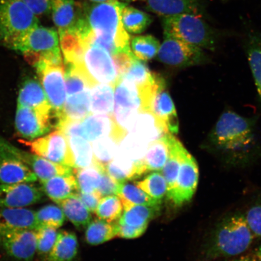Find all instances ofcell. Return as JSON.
<instances>
[{"instance_id":"6da1fadb","label":"cell","mask_w":261,"mask_h":261,"mask_svg":"<svg viewBox=\"0 0 261 261\" xmlns=\"http://www.w3.org/2000/svg\"><path fill=\"white\" fill-rule=\"evenodd\" d=\"M258 143L256 120L231 111L221 114L205 142L212 151L237 159L252 154Z\"/></svg>"},{"instance_id":"7a4b0ae2","label":"cell","mask_w":261,"mask_h":261,"mask_svg":"<svg viewBox=\"0 0 261 261\" xmlns=\"http://www.w3.org/2000/svg\"><path fill=\"white\" fill-rule=\"evenodd\" d=\"M126 3L119 1L84 6L85 19L91 31V43L105 48L111 55L132 51L130 37L121 20Z\"/></svg>"},{"instance_id":"3957f363","label":"cell","mask_w":261,"mask_h":261,"mask_svg":"<svg viewBox=\"0 0 261 261\" xmlns=\"http://www.w3.org/2000/svg\"><path fill=\"white\" fill-rule=\"evenodd\" d=\"M254 237L244 214L230 215L219 222L205 249L208 260L240 256L249 249Z\"/></svg>"},{"instance_id":"277c9868","label":"cell","mask_w":261,"mask_h":261,"mask_svg":"<svg viewBox=\"0 0 261 261\" xmlns=\"http://www.w3.org/2000/svg\"><path fill=\"white\" fill-rule=\"evenodd\" d=\"M165 38H173L203 50L214 51L226 33L214 27L203 16L184 14L163 18Z\"/></svg>"},{"instance_id":"5b68a950","label":"cell","mask_w":261,"mask_h":261,"mask_svg":"<svg viewBox=\"0 0 261 261\" xmlns=\"http://www.w3.org/2000/svg\"><path fill=\"white\" fill-rule=\"evenodd\" d=\"M60 42L57 30L38 24L22 35L11 48L20 51L34 67L42 61L62 64Z\"/></svg>"},{"instance_id":"8992f818","label":"cell","mask_w":261,"mask_h":261,"mask_svg":"<svg viewBox=\"0 0 261 261\" xmlns=\"http://www.w3.org/2000/svg\"><path fill=\"white\" fill-rule=\"evenodd\" d=\"M39 19L22 0H0V41L11 48Z\"/></svg>"},{"instance_id":"52a82bcc","label":"cell","mask_w":261,"mask_h":261,"mask_svg":"<svg viewBox=\"0 0 261 261\" xmlns=\"http://www.w3.org/2000/svg\"><path fill=\"white\" fill-rule=\"evenodd\" d=\"M111 55L109 51L100 45L89 43L85 50L81 63L73 65L83 69L96 85L108 84L115 86L119 75Z\"/></svg>"},{"instance_id":"ba28073f","label":"cell","mask_w":261,"mask_h":261,"mask_svg":"<svg viewBox=\"0 0 261 261\" xmlns=\"http://www.w3.org/2000/svg\"><path fill=\"white\" fill-rule=\"evenodd\" d=\"M35 67L40 76L45 94L51 106L55 116L60 118L66 101V85H65L64 64H58L42 61Z\"/></svg>"},{"instance_id":"9c48e42d","label":"cell","mask_w":261,"mask_h":261,"mask_svg":"<svg viewBox=\"0 0 261 261\" xmlns=\"http://www.w3.org/2000/svg\"><path fill=\"white\" fill-rule=\"evenodd\" d=\"M142 100L138 88L119 77L115 84V109L113 118L117 126L128 133L130 125L142 112Z\"/></svg>"},{"instance_id":"30bf717a","label":"cell","mask_w":261,"mask_h":261,"mask_svg":"<svg viewBox=\"0 0 261 261\" xmlns=\"http://www.w3.org/2000/svg\"><path fill=\"white\" fill-rule=\"evenodd\" d=\"M158 56L161 63L178 68L204 64L210 60L203 49L173 38H165Z\"/></svg>"},{"instance_id":"8fae6325","label":"cell","mask_w":261,"mask_h":261,"mask_svg":"<svg viewBox=\"0 0 261 261\" xmlns=\"http://www.w3.org/2000/svg\"><path fill=\"white\" fill-rule=\"evenodd\" d=\"M0 155L18 160L24 163L35 173L40 181L56 176L74 173L73 168L70 166L58 164L41 156L22 151L5 140H0Z\"/></svg>"},{"instance_id":"7c38bea8","label":"cell","mask_w":261,"mask_h":261,"mask_svg":"<svg viewBox=\"0 0 261 261\" xmlns=\"http://www.w3.org/2000/svg\"><path fill=\"white\" fill-rule=\"evenodd\" d=\"M33 154L52 162L73 168L67 136L60 129L35 140H21Z\"/></svg>"},{"instance_id":"4fadbf2b","label":"cell","mask_w":261,"mask_h":261,"mask_svg":"<svg viewBox=\"0 0 261 261\" xmlns=\"http://www.w3.org/2000/svg\"><path fill=\"white\" fill-rule=\"evenodd\" d=\"M51 111L32 109L18 105L15 116V128L18 135L25 139L34 140L50 130Z\"/></svg>"},{"instance_id":"5bb4252c","label":"cell","mask_w":261,"mask_h":261,"mask_svg":"<svg viewBox=\"0 0 261 261\" xmlns=\"http://www.w3.org/2000/svg\"><path fill=\"white\" fill-rule=\"evenodd\" d=\"M198 178L197 163L194 156L188 152L182 162L174 188L166 193L168 200L176 206H181L188 203L197 190Z\"/></svg>"},{"instance_id":"9a60e30c","label":"cell","mask_w":261,"mask_h":261,"mask_svg":"<svg viewBox=\"0 0 261 261\" xmlns=\"http://www.w3.org/2000/svg\"><path fill=\"white\" fill-rule=\"evenodd\" d=\"M0 244L9 256L22 261H31L37 253V230L19 229L0 237Z\"/></svg>"},{"instance_id":"2e32d148","label":"cell","mask_w":261,"mask_h":261,"mask_svg":"<svg viewBox=\"0 0 261 261\" xmlns=\"http://www.w3.org/2000/svg\"><path fill=\"white\" fill-rule=\"evenodd\" d=\"M43 194L33 182L0 184V206L24 208L41 201Z\"/></svg>"},{"instance_id":"e0dca14e","label":"cell","mask_w":261,"mask_h":261,"mask_svg":"<svg viewBox=\"0 0 261 261\" xmlns=\"http://www.w3.org/2000/svg\"><path fill=\"white\" fill-rule=\"evenodd\" d=\"M148 11L161 16L169 17L184 14L203 16L208 19L203 0H142Z\"/></svg>"},{"instance_id":"ac0fdd59","label":"cell","mask_w":261,"mask_h":261,"mask_svg":"<svg viewBox=\"0 0 261 261\" xmlns=\"http://www.w3.org/2000/svg\"><path fill=\"white\" fill-rule=\"evenodd\" d=\"M149 112H151L167 128L169 133L177 134L179 122L177 112L170 95L166 90L165 80L153 96Z\"/></svg>"},{"instance_id":"d6986e66","label":"cell","mask_w":261,"mask_h":261,"mask_svg":"<svg viewBox=\"0 0 261 261\" xmlns=\"http://www.w3.org/2000/svg\"><path fill=\"white\" fill-rule=\"evenodd\" d=\"M19 229H37L35 212L25 208L0 206V237Z\"/></svg>"},{"instance_id":"ffe728a7","label":"cell","mask_w":261,"mask_h":261,"mask_svg":"<svg viewBox=\"0 0 261 261\" xmlns=\"http://www.w3.org/2000/svg\"><path fill=\"white\" fill-rule=\"evenodd\" d=\"M128 133L151 143L169 133L167 128L151 112L142 111L136 117Z\"/></svg>"},{"instance_id":"44dd1931","label":"cell","mask_w":261,"mask_h":261,"mask_svg":"<svg viewBox=\"0 0 261 261\" xmlns=\"http://www.w3.org/2000/svg\"><path fill=\"white\" fill-rule=\"evenodd\" d=\"M116 123L113 116L90 114L80 120L78 136L89 142H94L112 133Z\"/></svg>"},{"instance_id":"7402d4cb","label":"cell","mask_w":261,"mask_h":261,"mask_svg":"<svg viewBox=\"0 0 261 261\" xmlns=\"http://www.w3.org/2000/svg\"><path fill=\"white\" fill-rule=\"evenodd\" d=\"M169 154L167 162L162 169V174L167 184V192L174 188L178 178L185 156L188 152L179 140L171 133L166 134Z\"/></svg>"},{"instance_id":"603a6c76","label":"cell","mask_w":261,"mask_h":261,"mask_svg":"<svg viewBox=\"0 0 261 261\" xmlns=\"http://www.w3.org/2000/svg\"><path fill=\"white\" fill-rule=\"evenodd\" d=\"M59 34L73 29L83 15H80L75 0H53L51 13Z\"/></svg>"},{"instance_id":"cb8c5ba5","label":"cell","mask_w":261,"mask_h":261,"mask_svg":"<svg viewBox=\"0 0 261 261\" xmlns=\"http://www.w3.org/2000/svg\"><path fill=\"white\" fill-rule=\"evenodd\" d=\"M38 178L24 163L12 158L0 155V184L34 182Z\"/></svg>"},{"instance_id":"d4e9b609","label":"cell","mask_w":261,"mask_h":261,"mask_svg":"<svg viewBox=\"0 0 261 261\" xmlns=\"http://www.w3.org/2000/svg\"><path fill=\"white\" fill-rule=\"evenodd\" d=\"M40 182L44 194L56 203L80 192L76 177L73 174L56 176Z\"/></svg>"},{"instance_id":"484cf974","label":"cell","mask_w":261,"mask_h":261,"mask_svg":"<svg viewBox=\"0 0 261 261\" xmlns=\"http://www.w3.org/2000/svg\"><path fill=\"white\" fill-rule=\"evenodd\" d=\"M18 105L53 112L42 85L33 78L26 80L22 84Z\"/></svg>"},{"instance_id":"4316f807","label":"cell","mask_w":261,"mask_h":261,"mask_svg":"<svg viewBox=\"0 0 261 261\" xmlns=\"http://www.w3.org/2000/svg\"><path fill=\"white\" fill-rule=\"evenodd\" d=\"M124 212L118 223L132 227H148L150 221L160 213L159 205H136L123 203Z\"/></svg>"},{"instance_id":"83f0119b","label":"cell","mask_w":261,"mask_h":261,"mask_svg":"<svg viewBox=\"0 0 261 261\" xmlns=\"http://www.w3.org/2000/svg\"><path fill=\"white\" fill-rule=\"evenodd\" d=\"M244 44L261 103V32L250 30L247 32Z\"/></svg>"},{"instance_id":"f1b7e54d","label":"cell","mask_w":261,"mask_h":261,"mask_svg":"<svg viewBox=\"0 0 261 261\" xmlns=\"http://www.w3.org/2000/svg\"><path fill=\"white\" fill-rule=\"evenodd\" d=\"M78 252L76 234L68 231L58 232L53 248L46 257V261H73Z\"/></svg>"},{"instance_id":"f546056e","label":"cell","mask_w":261,"mask_h":261,"mask_svg":"<svg viewBox=\"0 0 261 261\" xmlns=\"http://www.w3.org/2000/svg\"><path fill=\"white\" fill-rule=\"evenodd\" d=\"M91 112V89L68 96L61 119L82 120L90 115Z\"/></svg>"},{"instance_id":"4dcf8cb0","label":"cell","mask_w":261,"mask_h":261,"mask_svg":"<svg viewBox=\"0 0 261 261\" xmlns=\"http://www.w3.org/2000/svg\"><path fill=\"white\" fill-rule=\"evenodd\" d=\"M115 86L97 84L91 89V112L113 116Z\"/></svg>"},{"instance_id":"1f68e13d","label":"cell","mask_w":261,"mask_h":261,"mask_svg":"<svg viewBox=\"0 0 261 261\" xmlns=\"http://www.w3.org/2000/svg\"><path fill=\"white\" fill-rule=\"evenodd\" d=\"M76 194L59 201L65 217L78 228L87 227L91 221V212Z\"/></svg>"},{"instance_id":"d6a6232c","label":"cell","mask_w":261,"mask_h":261,"mask_svg":"<svg viewBox=\"0 0 261 261\" xmlns=\"http://www.w3.org/2000/svg\"><path fill=\"white\" fill-rule=\"evenodd\" d=\"M166 135L161 139L149 143L143 160L147 173L162 170L167 162L169 149Z\"/></svg>"},{"instance_id":"836d02e7","label":"cell","mask_w":261,"mask_h":261,"mask_svg":"<svg viewBox=\"0 0 261 261\" xmlns=\"http://www.w3.org/2000/svg\"><path fill=\"white\" fill-rule=\"evenodd\" d=\"M69 145L73 168H84L92 165L94 155L92 145L80 136L67 137Z\"/></svg>"},{"instance_id":"e575fe53","label":"cell","mask_w":261,"mask_h":261,"mask_svg":"<svg viewBox=\"0 0 261 261\" xmlns=\"http://www.w3.org/2000/svg\"><path fill=\"white\" fill-rule=\"evenodd\" d=\"M117 232L118 223H109L99 218L91 221L88 225L86 239L89 244L96 246L112 240L117 237Z\"/></svg>"},{"instance_id":"d590c367","label":"cell","mask_w":261,"mask_h":261,"mask_svg":"<svg viewBox=\"0 0 261 261\" xmlns=\"http://www.w3.org/2000/svg\"><path fill=\"white\" fill-rule=\"evenodd\" d=\"M121 20L127 32L139 34L149 27L152 18L147 13L126 4L122 9Z\"/></svg>"},{"instance_id":"8d00e7d4","label":"cell","mask_w":261,"mask_h":261,"mask_svg":"<svg viewBox=\"0 0 261 261\" xmlns=\"http://www.w3.org/2000/svg\"><path fill=\"white\" fill-rule=\"evenodd\" d=\"M143 61L136 57L128 71L119 77H122L135 84L138 90L145 89L154 85L159 74L151 73Z\"/></svg>"},{"instance_id":"74e56055","label":"cell","mask_w":261,"mask_h":261,"mask_svg":"<svg viewBox=\"0 0 261 261\" xmlns=\"http://www.w3.org/2000/svg\"><path fill=\"white\" fill-rule=\"evenodd\" d=\"M106 169L105 166L94 162L92 165L84 168L74 169L80 192L83 193H91L98 191L101 175Z\"/></svg>"},{"instance_id":"f35d334b","label":"cell","mask_w":261,"mask_h":261,"mask_svg":"<svg viewBox=\"0 0 261 261\" xmlns=\"http://www.w3.org/2000/svg\"><path fill=\"white\" fill-rule=\"evenodd\" d=\"M149 145L139 137L128 133L120 141L117 151L129 161L139 163L143 162Z\"/></svg>"},{"instance_id":"ab89813d","label":"cell","mask_w":261,"mask_h":261,"mask_svg":"<svg viewBox=\"0 0 261 261\" xmlns=\"http://www.w3.org/2000/svg\"><path fill=\"white\" fill-rule=\"evenodd\" d=\"M117 196H119L122 203H128L136 205H159L162 201L156 200L150 197L144 191L140 189L136 185L129 184H120Z\"/></svg>"},{"instance_id":"60d3db41","label":"cell","mask_w":261,"mask_h":261,"mask_svg":"<svg viewBox=\"0 0 261 261\" xmlns=\"http://www.w3.org/2000/svg\"><path fill=\"white\" fill-rule=\"evenodd\" d=\"M119 143L111 135L94 141L92 148L94 162L106 167L116 154Z\"/></svg>"},{"instance_id":"b9f144b4","label":"cell","mask_w":261,"mask_h":261,"mask_svg":"<svg viewBox=\"0 0 261 261\" xmlns=\"http://www.w3.org/2000/svg\"><path fill=\"white\" fill-rule=\"evenodd\" d=\"M123 210V204L119 196L113 195L101 198L94 213L100 220L115 223L121 217Z\"/></svg>"},{"instance_id":"7bdbcfd3","label":"cell","mask_w":261,"mask_h":261,"mask_svg":"<svg viewBox=\"0 0 261 261\" xmlns=\"http://www.w3.org/2000/svg\"><path fill=\"white\" fill-rule=\"evenodd\" d=\"M130 44L133 54L143 61L154 58L158 55L161 47L159 41L151 35L134 37Z\"/></svg>"},{"instance_id":"ee69618b","label":"cell","mask_w":261,"mask_h":261,"mask_svg":"<svg viewBox=\"0 0 261 261\" xmlns=\"http://www.w3.org/2000/svg\"><path fill=\"white\" fill-rule=\"evenodd\" d=\"M136 185L146 194L156 200L162 201L167 193V184L162 173L159 171L147 175L142 180L136 182Z\"/></svg>"},{"instance_id":"f6af8a7d","label":"cell","mask_w":261,"mask_h":261,"mask_svg":"<svg viewBox=\"0 0 261 261\" xmlns=\"http://www.w3.org/2000/svg\"><path fill=\"white\" fill-rule=\"evenodd\" d=\"M65 218L62 208L55 205H47L35 212L37 229L42 227H53L58 229L64 224Z\"/></svg>"},{"instance_id":"bcb514c9","label":"cell","mask_w":261,"mask_h":261,"mask_svg":"<svg viewBox=\"0 0 261 261\" xmlns=\"http://www.w3.org/2000/svg\"><path fill=\"white\" fill-rule=\"evenodd\" d=\"M37 230V252L47 256L53 248L58 236L57 228L49 227L39 228Z\"/></svg>"},{"instance_id":"7dc6e473","label":"cell","mask_w":261,"mask_h":261,"mask_svg":"<svg viewBox=\"0 0 261 261\" xmlns=\"http://www.w3.org/2000/svg\"><path fill=\"white\" fill-rule=\"evenodd\" d=\"M244 215L254 238H261V201L253 205Z\"/></svg>"},{"instance_id":"c3c4849f","label":"cell","mask_w":261,"mask_h":261,"mask_svg":"<svg viewBox=\"0 0 261 261\" xmlns=\"http://www.w3.org/2000/svg\"><path fill=\"white\" fill-rule=\"evenodd\" d=\"M120 184V182L108 174L105 169L102 171V175H101L98 191L100 192L102 197L109 195H117Z\"/></svg>"},{"instance_id":"681fc988","label":"cell","mask_w":261,"mask_h":261,"mask_svg":"<svg viewBox=\"0 0 261 261\" xmlns=\"http://www.w3.org/2000/svg\"><path fill=\"white\" fill-rule=\"evenodd\" d=\"M112 56L119 77L123 76L128 71L136 58L132 51L119 52Z\"/></svg>"},{"instance_id":"f907efd6","label":"cell","mask_w":261,"mask_h":261,"mask_svg":"<svg viewBox=\"0 0 261 261\" xmlns=\"http://www.w3.org/2000/svg\"><path fill=\"white\" fill-rule=\"evenodd\" d=\"M22 1L38 17L50 14L53 0H22Z\"/></svg>"},{"instance_id":"816d5d0a","label":"cell","mask_w":261,"mask_h":261,"mask_svg":"<svg viewBox=\"0 0 261 261\" xmlns=\"http://www.w3.org/2000/svg\"><path fill=\"white\" fill-rule=\"evenodd\" d=\"M77 195L91 213L95 212L100 199L102 198V195L98 191L91 192V193H83V192H79Z\"/></svg>"},{"instance_id":"f5cc1de1","label":"cell","mask_w":261,"mask_h":261,"mask_svg":"<svg viewBox=\"0 0 261 261\" xmlns=\"http://www.w3.org/2000/svg\"><path fill=\"white\" fill-rule=\"evenodd\" d=\"M147 227H132L118 223V232L117 237L125 239H134L142 236L145 233Z\"/></svg>"},{"instance_id":"db71d44e","label":"cell","mask_w":261,"mask_h":261,"mask_svg":"<svg viewBox=\"0 0 261 261\" xmlns=\"http://www.w3.org/2000/svg\"><path fill=\"white\" fill-rule=\"evenodd\" d=\"M230 261H255V260H254L253 255H247Z\"/></svg>"},{"instance_id":"11a10c76","label":"cell","mask_w":261,"mask_h":261,"mask_svg":"<svg viewBox=\"0 0 261 261\" xmlns=\"http://www.w3.org/2000/svg\"><path fill=\"white\" fill-rule=\"evenodd\" d=\"M254 258L255 261H261V245L256 250L253 254Z\"/></svg>"},{"instance_id":"9f6ffc18","label":"cell","mask_w":261,"mask_h":261,"mask_svg":"<svg viewBox=\"0 0 261 261\" xmlns=\"http://www.w3.org/2000/svg\"><path fill=\"white\" fill-rule=\"evenodd\" d=\"M88 1L92 3H110L118 1V0H88Z\"/></svg>"},{"instance_id":"6f0895ef","label":"cell","mask_w":261,"mask_h":261,"mask_svg":"<svg viewBox=\"0 0 261 261\" xmlns=\"http://www.w3.org/2000/svg\"><path fill=\"white\" fill-rule=\"evenodd\" d=\"M122 3H126V4H128V3L135 2L137 1V0H121Z\"/></svg>"},{"instance_id":"680465c9","label":"cell","mask_w":261,"mask_h":261,"mask_svg":"<svg viewBox=\"0 0 261 261\" xmlns=\"http://www.w3.org/2000/svg\"><path fill=\"white\" fill-rule=\"evenodd\" d=\"M257 2H261V0H257Z\"/></svg>"}]
</instances>
